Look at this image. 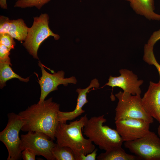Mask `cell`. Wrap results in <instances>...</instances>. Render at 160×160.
Masks as SVG:
<instances>
[{"label": "cell", "instance_id": "cell-1", "mask_svg": "<svg viewBox=\"0 0 160 160\" xmlns=\"http://www.w3.org/2000/svg\"><path fill=\"white\" fill-rule=\"evenodd\" d=\"M59 109L60 105L53 102L52 97L28 107L18 114L25 123L21 130L41 132L55 140Z\"/></svg>", "mask_w": 160, "mask_h": 160}, {"label": "cell", "instance_id": "cell-2", "mask_svg": "<svg viewBox=\"0 0 160 160\" xmlns=\"http://www.w3.org/2000/svg\"><path fill=\"white\" fill-rule=\"evenodd\" d=\"M88 120L85 114L79 120L68 124L59 122L56 129L55 137L57 146L70 148L74 153L76 160H79L81 155H86L95 149L92 142L85 138L82 134V129Z\"/></svg>", "mask_w": 160, "mask_h": 160}, {"label": "cell", "instance_id": "cell-3", "mask_svg": "<svg viewBox=\"0 0 160 160\" xmlns=\"http://www.w3.org/2000/svg\"><path fill=\"white\" fill-rule=\"evenodd\" d=\"M106 121L104 115L91 117L87 120L83 129L84 135L100 149L105 151L121 146L124 142L116 130L103 125Z\"/></svg>", "mask_w": 160, "mask_h": 160}, {"label": "cell", "instance_id": "cell-4", "mask_svg": "<svg viewBox=\"0 0 160 160\" xmlns=\"http://www.w3.org/2000/svg\"><path fill=\"white\" fill-rule=\"evenodd\" d=\"M33 24L29 28L28 34L23 45L33 57L39 59L38 51L41 44L49 36L58 40L60 36L54 33L49 26V17L46 13H41L33 17Z\"/></svg>", "mask_w": 160, "mask_h": 160}, {"label": "cell", "instance_id": "cell-5", "mask_svg": "<svg viewBox=\"0 0 160 160\" xmlns=\"http://www.w3.org/2000/svg\"><path fill=\"white\" fill-rule=\"evenodd\" d=\"M7 117V124L0 132V140L7 149V160L21 159L22 151L19 133L25 123L18 114L13 112L8 113Z\"/></svg>", "mask_w": 160, "mask_h": 160}, {"label": "cell", "instance_id": "cell-6", "mask_svg": "<svg viewBox=\"0 0 160 160\" xmlns=\"http://www.w3.org/2000/svg\"><path fill=\"white\" fill-rule=\"evenodd\" d=\"M118 100L115 109V120L126 118L142 119L151 124L153 118L144 109L141 102L140 95H132L120 91L115 95Z\"/></svg>", "mask_w": 160, "mask_h": 160}, {"label": "cell", "instance_id": "cell-7", "mask_svg": "<svg viewBox=\"0 0 160 160\" xmlns=\"http://www.w3.org/2000/svg\"><path fill=\"white\" fill-rule=\"evenodd\" d=\"M125 148L141 160H160V138L149 131L141 138L125 142Z\"/></svg>", "mask_w": 160, "mask_h": 160}, {"label": "cell", "instance_id": "cell-8", "mask_svg": "<svg viewBox=\"0 0 160 160\" xmlns=\"http://www.w3.org/2000/svg\"><path fill=\"white\" fill-rule=\"evenodd\" d=\"M21 149H27L36 155L41 156L47 160H55L52 152L56 143L45 134L40 132L29 131L20 135Z\"/></svg>", "mask_w": 160, "mask_h": 160}, {"label": "cell", "instance_id": "cell-9", "mask_svg": "<svg viewBox=\"0 0 160 160\" xmlns=\"http://www.w3.org/2000/svg\"><path fill=\"white\" fill-rule=\"evenodd\" d=\"M38 64L41 68L42 73L41 76L38 79V82L41 89L39 103H41L45 100V98L50 92L57 90L59 85L63 84L67 86L69 83L75 84L77 83L76 79L74 76L65 78V73L63 71L51 74L46 71L40 61H39Z\"/></svg>", "mask_w": 160, "mask_h": 160}, {"label": "cell", "instance_id": "cell-10", "mask_svg": "<svg viewBox=\"0 0 160 160\" xmlns=\"http://www.w3.org/2000/svg\"><path fill=\"white\" fill-rule=\"evenodd\" d=\"M115 123L116 130L124 142L140 138L150 131V124L140 119L123 118L115 121Z\"/></svg>", "mask_w": 160, "mask_h": 160}, {"label": "cell", "instance_id": "cell-11", "mask_svg": "<svg viewBox=\"0 0 160 160\" xmlns=\"http://www.w3.org/2000/svg\"><path fill=\"white\" fill-rule=\"evenodd\" d=\"M120 75L118 77L110 76L108 82L104 86L118 87L122 89L123 92L129 93L132 95H140L141 92L140 87L143 81L138 80L137 75L131 71L124 69L119 71Z\"/></svg>", "mask_w": 160, "mask_h": 160}, {"label": "cell", "instance_id": "cell-12", "mask_svg": "<svg viewBox=\"0 0 160 160\" xmlns=\"http://www.w3.org/2000/svg\"><path fill=\"white\" fill-rule=\"evenodd\" d=\"M146 112L157 120L160 111V83L150 81L148 89L141 98Z\"/></svg>", "mask_w": 160, "mask_h": 160}, {"label": "cell", "instance_id": "cell-13", "mask_svg": "<svg viewBox=\"0 0 160 160\" xmlns=\"http://www.w3.org/2000/svg\"><path fill=\"white\" fill-rule=\"evenodd\" d=\"M99 86L98 81L95 79L91 81L89 85L86 88L77 89L76 92L78 93V95L75 108L73 111L70 112H65L59 111L58 113L59 121L66 123L68 120H73L84 113L85 111L82 109V108L88 102L87 98V93L92 88H98Z\"/></svg>", "mask_w": 160, "mask_h": 160}, {"label": "cell", "instance_id": "cell-14", "mask_svg": "<svg viewBox=\"0 0 160 160\" xmlns=\"http://www.w3.org/2000/svg\"><path fill=\"white\" fill-rule=\"evenodd\" d=\"M129 2L133 9L138 14L151 20H160V15L154 11V0H125Z\"/></svg>", "mask_w": 160, "mask_h": 160}, {"label": "cell", "instance_id": "cell-15", "mask_svg": "<svg viewBox=\"0 0 160 160\" xmlns=\"http://www.w3.org/2000/svg\"><path fill=\"white\" fill-rule=\"evenodd\" d=\"M101 153L97 157L98 160H140L135 155L128 154L121 146H116Z\"/></svg>", "mask_w": 160, "mask_h": 160}, {"label": "cell", "instance_id": "cell-16", "mask_svg": "<svg viewBox=\"0 0 160 160\" xmlns=\"http://www.w3.org/2000/svg\"><path fill=\"white\" fill-rule=\"evenodd\" d=\"M22 18L10 20L8 33L14 39L20 42L24 41L27 37L29 29Z\"/></svg>", "mask_w": 160, "mask_h": 160}, {"label": "cell", "instance_id": "cell-17", "mask_svg": "<svg viewBox=\"0 0 160 160\" xmlns=\"http://www.w3.org/2000/svg\"><path fill=\"white\" fill-rule=\"evenodd\" d=\"M10 65L11 63L7 62H0V87L2 89L6 85V82L14 78L18 79L20 81L27 82L29 80L30 77L23 78L15 73Z\"/></svg>", "mask_w": 160, "mask_h": 160}, {"label": "cell", "instance_id": "cell-18", "mask_svg": "<svg viewBox=\"0 0 160 160\" xmlns=\"http://www.w3.org/2000/svg\"><path fill=\"white\" fill-rule=\"evenodd\" d=\"M52 155L56 160H76L72 149L67 146L59 147L57 145L52 151Z\"/></svg>", "mask_w": 160, "mask_h": 160}, {"label": "cell", "instance_id": "cell-19", "mask_svg": "<svg viewBox=\"0 0 160 160\" xmlns=\"http://www.w3.org/2000/svg\"><path fill=\"white\" fill-rule=\"evenodd\" d=\"M51 0H19L16 1L14 7L21 8L35 7L40 9L45 4Z\"/></svg>", "mask_w": 160, "mask_h": 160}, {"label": "cell", "instance_id": "cell-20", "mask_svg": "<svg viewBox=\"0 0 160 160\" xmlns=\"http://www.w3.org/2000/svg\"><path fill=\"white\" fill-rule=\"evenodd\" d=\"M153 47L148 44L144 47V60L149 65H154L157 69L159 75L160 83V65L156 60L153 52Z\"/></svg>", "mask_w": 160, "mask_h": 160}, {"label": "cell", "instance_id": "cell-21", "mask_svg": "<svg viewBox=\"0 0 160 160\" xmlns=\"http://www.w3.org/2000/svg\"><path fill=\"white\" fill-rule=\"evenodd\" d=\"M0 44L5 46L11 50L14 49L16 45L14 38L8 33L0 34Z\"/></svg>", "mask_w": 160, "mask_h": 160}, {"label": "cell", "instance_id": "cell-22", "mask_svg": "<svg viewBox=\"0 0 160 160\" xmlns=\"http://www.w3.org/2000/svg\"><path fill=\"white\" fill-rule=\"evenodd\" d=\"M11 50L5 46L0 44V62L11 63L9 57Z\"/></svg>", "mask_w": 160, "mask_h": 160}, {"label": "cell", "instance_id": "cell-23", "mask_svg": "<svg viewBox=\"0 0 160 160\" xmlns=\"http://www.w3.org/2000/svg\"><path fill=\"white\" fill-rule=\"evenodd\" d=\"M10 20L7 17L0 16V34L8 33L10 26Z\"/></svg>", "mask_w": 160, "mask_h": 160}, {"label": "cell", "instance_id": "cell-24", "mask_svg": "<svg viewBox=\"0 0 160 160\" xmlns=\"http://www.w3.org/2000/svg\"><path fill=\"white\" fill-rule=\"evenodd\" d=\"M36 155L31 150L25 149L22 152V158L24 160H35Z\"/></svg>", "mask_w": 160, "mask_h": 160}, {"label": "cell", "instance_id": "cell-25", "mask_svg": "<svg viewBox=\"0 0 160 160\" xmlns=\"http://www.w3.org/2000/svg\"><path fill=\"white\" fill-rule=\"evenodd\" d=\"M160 39V29L154 32L148 40L147 44L153 47L156 43Z\"/></svg>", "mask_w": 160, "mask_h": 160}, {"label": "cell", "instance_id": "cell-26", "mask_svg": "<svg viewBox=\"0 0 160 160\" xmlns=\"http://www.w3.org/2000/svg\"><path fill=\"white\" fill-rule=\"evenodd\" d=\"M97 149L95 148L92 152L86 155L82 154L80 156L79 160H95L97 158Z\"/></svg>", "mask_w": 160, "mask_h": 160}, {"label": "cell", "instance_id": "cell-27", "mask_svg": "<svg viewBox=\"0 0 160 160\" xmlns=\"http://www.w3.org/2000/svg\"><path fill=\"white\" fill-rule=\"evenodd\" d=\"M0 7L2 9H7L8 7L7 0H0Z\"/></svg>", "mask_w": 160, "mask_h": 160}, {"label": "cell", "instance_id": "cell-28", "mask_svg": "<svg viewBox=\"0 0 160 160\" xmlns=\"http://www.w3.org/2000/svg\"><path fill=\"white\" fill-rule=\"evenodd\" d=\"M157 133L158 136L160 138V125H159L157 128Z\"/></svg>", "mask_w": 160, "mask_h": 160}, {"label": "cell", "instance_id": "cell-29", "mask_svg": "<svg viewBox=\"0 0 160 160\" xmlns=\"http://www.w3.org/2000/svg\"><path fill=\"white\" fill-rule=\"evenodd\" d=\"M159 124L160 125V111L159 114L158 120H157Z\"/></svg>", "mask_w": 160, "mask_h": 160}, {"label": "cell", "instance_id": "cell-30", "mask_svg": "<svg viewBox=\"0 0 160 160\" xmlns=\"http://www.w3.org/2000/svg\"><path fill=\"white\" fill-rule=\"evenodd\" d=\"M15 0L16 1H18V0Z\"/></svg>", "mask_w": 160, "mask_h": 160}]
</instances>
